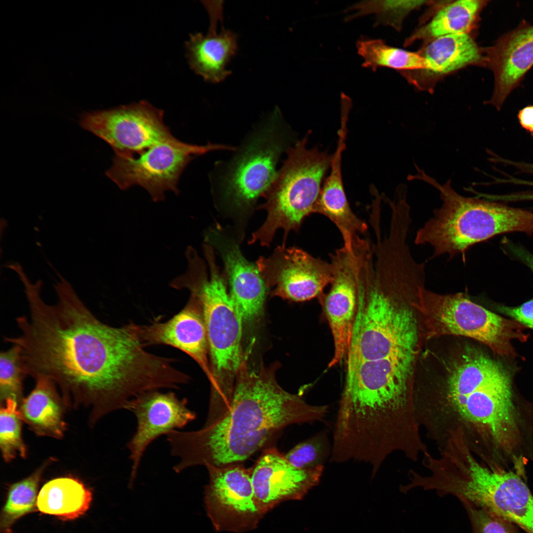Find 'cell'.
Masks as SVG:
<instances>
[{
	"label": "cell",
	"instance_id": "obj_5",
	"mask_svg": "<svg viewBox=\"0 0 533 533\" xmlns=\"http://www.w3.org/2000/svg\"><path fill=\"white\" fill-rule=\"evenodd\" d=\"M308 132L287 151V156L259 206L266 211L263 224L249 243L268 247L278 229L284 231L282 244L291 231H298L305 218L314 213L332 155L317 148L308 149Z\"/></svg>",
	"mask_w": 533,
	"mask_h": 533
},
{
	"label": "cell",
	"instance_id": "obj_34",
	"mask_svg": "<svg viewBox=\"0 0 533 533\" xmlns=\"http://www.w3.org/2000/svg\"><path fill=\"white\" fill-rule=\"evenodd\" d=\"M508 249L513 255L527 266L533 272V254L520 245L508 241Z\"/></svg>",
	"mask_w": 533,
	"mask_h": 533
},
{
	"label": "cell",
	"instance_id": "obj_22",
	"mask_svg": "<svg viewBox=\"0 0 533 533\" xmlns=\"http://www.w3.org/2000/svg\"><path fill=\"white\" fill-rule=\"evenodd\" d=\"M419 53L425 60L424 70L438 76L471 64L486 66L484 48L479 47L468 33L434 38Z\"/></svg>",
	"mask_w": 533,
	"mask_h": 533
},
{
	"label": "cell",
	"instance_id": "obj_23",
	"mask_svg": "<svg viewBox=\"0 0 533 533\" xmlns=\"http://www.w3.org/2000/svg\"><path fill=\"white\" fill-rule=\"evenodd\" d=\"M92 499L91 492L78 479L59 477L49 481L41 488L36 506L43 513L73 520L87 511Z\"/></svg>",
	"mask_w": 533,
	"mask_h": 533
},
{
	"label": "cell",
	"instance_id": "obj_8",
	"mask_svg": "<svg viewBox=\"0 0 533 533\" xmlns=\"http://www.w3.org/2000/svg\"><path fill=\"white\" fill-rule=\"evenodd\" d=\"M454 493L467 505L484 509L533 533V495L517 474L471 457L460 467Z\"/></svg>",
	"mask_w": 533,
	"mask_h": 533
},
{
	"label": "cell",
	"instance_id": "obj_29",
	"mask_svg": "<svg viewBox=\"0 0 533 533\" xmlns=\"http://www.w3.org/2000/svg\"><path fill=\"white\" fill-rule=\"evenodd\" d=\"M0 405V447L3 459L8 462L18 457H25L26 449L22 437L19 405L7 400Z\"/></svg>",
	"mask_w": 533,
	"mask_h": 533
},
{
	"label": "cell",
	"instance_id": "obj_35",
	"mask_svg": "<svg viewBox=\"0 0 533 533\" xmlns=\"http://www.w3.org/2000/svg\"><path fill=\"white\" fill-rule=\"evenodd\" d=\"M518 118L521 126L533 134V105L521 109L518 113Z\"/></svg>",
	"mask_w": 533,
	"mask_h": 533
},
{
	"label": "cell",
	"instance_id": "obj_17",
	"mask_svg": "<svg viewBox=\"0 0 533 533\" xmlns=\"http://www.w3.org/2000/svg\"><path fill=\"white\" fill-rule=\"evenodd\" d=\"M486 66L494 77L493 93L486 104L499 111L533 66V24L525 21L484 48Z\"/></svg>",
	"mask_w": 533,
	"mask_h": 533
},
{
	"label": "cell",
	"instance_id": "obj_1",
	"mask_svg": "<svg viewBox=\"0 0 533 533\" xmlns=\"http://www.w3.org/2000/svg\"><path fill=\"white\" fill-rule=\"evenodd\" d=\"M55 289L54 305L40 291L28 292L29 314L16 320L19 334L5 337L19 347L28 375L51 380L66 405L88 409L92 422L139 395L172 386L173 360L145 350L134 324L101 322L65 280Z\"/></svg>",
	"mask_w": 533,
	"mask_h": 533
},
{
	"label": "cell",
	"instance_id": "obj_21",
	"mask_svg": "<svg viewBox=\"0 0 533 533\" xmlns=\"http://www.w3.org/2000/svg\"><path fill=\"white\" fill-rule=\"evenodd\" d=\"M35 380V387L19 405L22 420L37 435L61 438L66 427L63 396L51 380L40 377Z\"/></svg>",
	"mask_w": 533,
	"mask_h": 533
},
{
	"label": "cell",
	"instance_id": "obj_6",
	"mask_svg": "<svg viewBox=\"0 0 533 533\" xmlns=\"http://www.w3.org/2000/svg\"><path fill=\"white\" fill-rule=\"evenodd\" d=\"M412 306L421 316L428 339L444 335L461 336L487 345L495 354L514 358L512 341H526V327L498 315L472 302L462 293L438 294L419 288Z\"/></svg>",
	"mask_w": 533,
	"mask_h": 533
},
{
	"label": "cell",
	"instance_id": "obj_20",
	"mask_svg": "<svg viewBox=\"0 0 533 533\" xmlns=\"http://www.w3.org/2000/svg\"><path fill=\"white\" fill-rule=\"evenodd\" d=\"M210 16L207 33L190 35L185 42L186 54L190 68L207 81L218 83L230 74L227 66L237 50V36L222 28L217 32L219 21L222 20V4L217 1H202Z\"/></svg>",
	"mask_w": 533,
	"mask_h": 533
},
{
	"label": "cell",
	"instance_id": "obj_16",
	"mask_svg": "<svg viewBox=\"0 0 533 533\" xmlns=\"http://www.w3.org/2000/svg\"><path fill=\"white\" fill-rule=\"evenodd\" d=\"M251 469L257 504L265 515L283 502L303 498L320 482L324 466L298 468L272 448L266 450Z\"/></svg>",
	"mask_w": 533,
	"mask_h": 533
},
{
	"label": "cell",
	"instance_id": "obj_24",
	"mask_svg": "<svg viewBox=\"0 0 533 533\" xmlns=\"http://www.w3.org/2000/svg\"><path fill=\"white\" fill-rule=\"evenodd\" d=\"M488 2L479 0L451 1L440 9L429 22L412 36L411 40L427 38L433 39L447 35L468 33L473 28Z\"/></svg>",
	"mask_w": 533,
	"mask_h": 533
},
{
	"label": "cell",
	"instance_id": "obj_26",
	"mask_svg": "<svg viewBox=\"0 0 533 533\" xmlns=\"http://www.w3.org/2000/svg\"><path fill=\"white\" fill-rule=\"evenodd\" d=\"M349 112L348 108L341 110L337 148L332 154L330 172L324 180L317 203V208L321 211H340L349 205L344 188L342 170V155L346 146Z\"/></svg>",
	"mask_w": 533,
	"mask_h": 533
},
{
	"label": "cell",
	"instance_id": "obj_9",
	"mask_svg": "<svg viewBox=\"0 0 533 533\" xmlns=\"http://www.w3.org/2000/svg\"><path fill=\"white\" fill-rule=\"evenodd\" d=\"M231 149L222 144L198 146L176 139L157 144L137 155L114 154L113 164L105 174L121 190L140 186L157 202L165 198L167 191L179 193V179L194 155Z\"/></svg>",
	"mask_w": 533,
	"mask_h": 533
},
{
	"label": "cell",
	"instance_id": "obj_25",
	"mask_svg": "<svg viewBox=\"0 0 533 533\" xmlns=\"http://www.w3.org/2000/svg\"><path fill=\"white\" fill-rule=\"evenodd\" d=\"M356 46L363 60L362 66L374 72L381 67L400 71L426 68L425 60L419 52L390 46L381 39L363 37L357 41Z\"/></svg>",
	"mask_w": 533,
	"mask_h": 533
},
{
	"label": "cell",
	"instance_id": "obj_19",
	"mask_svg": "<svg viewBox=\"0 0 533 533\" xmlns=\"http://www.w3.org/2000/svg\"><path fill=\"white\" fill-rule=\"evenodd\" d=\"M135 327L145 347L164 344L182 350L198 363L209 381H212L202 310L200 303L194 295L191 294L185 307L166 322L145 326L135 324Z\"/></svg>",
	"mask_w": 533,
	"mask_h": 533
},
{
	"label": "cell",
	"instance_id": "obj_27",
	"mask_svg": "<svg viewBox=\"0 0 533 533\" xmlns=\"http://www.w3.org/2000/svg\"><path fill=\"white\" fill-rule=\"evenodd\" d=\"M51 462L52 460H46L29 476L10 487L0 515L1 532L11 533L12 526L15 521L34 509L39 482L43 473Z\"/></svg>",
	"mask_w": 533,
	"mask_h": 533
},
{
	"label": "cell",
	"instance_id": "obj_4",
	"mask_svg": "<svg viewBox=\"0 0 533 533\" xmlns=\"http://www.w3.org/2000/svg\"><path fill=\"white\" fill-rule=\"evenodd\" d=\"M209 267L193 266L184 279L183 287L199 300L202 310L212 375L209 416L219 419L229 410L236 378L244 360L241 338L243 319L230 294L215 256L206 257Z\"/></svg>",
	"mask_w": 533,
	"mask_h": 533
},
{
	"label": "cell",
	"instance_id": "obj_28",
	"mask_svg": "<svg viewBox=\"0 0 533 533\" xmlns=\"http://www.w3.org/2000/svg\"><path fill=\"white\" fill-rule=\"evenodd\" d=\"M431 1L427 0H362L346 9L352 12L345 20L351 21L357 18L374 15L375 25H388L399 30L403 21L413 10Z\"/></svg>",
	"mask_w": 533,
	"mask_h": 533
},
{
	"label": "cell",
	"instance_id": "obj_11",
	"mask_svg": "<svg viewBox=\"0 0 533 533\" xmlns=\"http://www.w3.org/2000/svg\"><path fill=\"white\" fill-rule=\"evenodd\" d=\"M164 111L147 101L81 114L79 124L107 142L115 154H140L157 144L177 139L163 121Z\"/></svg>",
	"mask_w": 533,
	"mask_h": 533
},
{
	"label": "cell",
	"instance_id": "obj_13",
	"mask_svg": "<svg viewBox=\"0 0 533 533\" xmlns=\"http://www.w3.org/2000/svg\"><path fill=\"white\" fill-rule=\"evenodd\" d=\"M256 266L271 296L293 302L321 298L332 279L330 262L295 246H279L269 257H260Z\"/></svg>",
	"mask_w": 533,
	"mask_h": 533
},
{
	"label": "cell",
	"instance_id": "obj_3",
	"mask_svg": "<svg viewBox=\"0 0 533 533\" xmlns=\"http://www.w3.org/2000/svg\"><path fill=\"white\" fill-rule=\"evenodd\" d=\"M421 181L435 188L442 204L417 231L414 242L428 245L434 258L447 255L449 259L466 252L477 243L496 235L514 231L533 233V212L509 207L478 196L467 197L452 187L451 179L441 184L423 173Z\"/></svg>",
	"mask_w": 533,
	"mask_h": 533
},
{
	"label": "cell",
	"instance_id": "obj_10",
	"mask_svg": "<svg viewBox=\"0 0 533 533\" xmlns=\"http://www.w3.org/2000/svg\"><path fill=\"white\" fill-rule=\"evenodd\" d=\"M276 114L243 147L223 178V197L235 211L252 209L277 176L276 165L286 142Z\"/></svg>",
	"mask_w": 533,
	"mask_h": 533
},
{
	"label": "cell",
	"instance_id": "obj_2",
	"mask_svg": "<svg viewBox=\"0 0 533 533\" xmlns=\"http://www.w3.org/2000/svg\"><path fill=\"white\" fill-rule=\"evenodd\" d=\"M276 366L253 370L244 359L230 408L219 420L198 430L167 435L176 473L197 465L239 463L261 450L285 427L323 419L328 407L307 403L277 383Z\"/></svg>",
	"mask_w": 533,
	"mask_h": 533
},
{
	"label": "cell",
	"instance_id": "obj_18",
	"mask_svg": "<svg viewBox=\"0 0 533 533\" xmlns=\"http://www.w3.org/2000/svg\"><path fill=\"white\" fill-rule=\"evenodd\" d=\"M206 239L223 261L229 294L243 320H253L262 311L267 289L256 265L244 257L237 241L220 226L210 229Z\"/></svg>",
	"mask_w": 533,
	"mask_h": 533
},
{
	"label": "cell",
	"instance_id": "obj_31",
	"mask_svg": "<svg viewBox=\"0 0 533 533\" xmlns=\"http://www.w3.org/2000/svg\"><path fill=\"white\" fill-rule=\"evenodd\" d=\"M331 453L326 434L320 433L299 443L285 456L295 466L309 469L323 465V462Z\"/></svg>",
	"mask_w": 533,
	"mask_h": 533
},
{
	"label": "cell",
	"instance_id": "obj_14",
	"mask_svg": "<svg viewBox=\"0 0 533 533\" xmlns=\"http://www.w3.org/2000/svg\"><path fill=\"white\" fill-rule=\"evenodd\" d=\"M186 399L173 392L152 390L130 400L125 409L132 412L137 427L127 447L132 462L129 486L133 485L144 452L149 445L161 435L181 429L196 418L187 406Z\"/></svg>",
	"mask_w": 533,
	"mask_h": 533
},
{
	"label": "cell",
	"instance_id": "obj_33",
	"mask_svg": "<svg viewBox=\"0 0 533 533\" xmlns=\"http://www.w3.org/2000/svg\"><path fill=\"white\" fill-rule=\"evenodd\" d=\"M498 309L526 327L533 330V299L516 307L500 305Z\"/></svg>",
	"mask_w": 533,
	"mask_h": 533
},
{
	"label": "cell",
	"instance_id": "obj_30",
	"mask_svg": "<svg viewBox=\"0 0 533 533\" xmlns=\"http://www.w3.org/2000/svg\"><path fill=\"white\" fill-rule=\"evenodd\" d=\"M27 375L18 345L12 344L10 348L0 352V403L12 400L20 405L24 399V381Z\"/></svg>",
	"mask_w": 533,
	"mask_h": 533
},
{
	"label": "cell",
	"instance_id": "obj_7",
	"mask_svg": "<svg viewBox=\"0 0 533 533\" xmlns=\"http://www.w3.org/2000/svg\"><path fill=\"white\" fill-rule=\"evenodd\" d=\"M412 301L400 296L378 297L357 311L346 369L364 361L405 359L419 350V325Z\"/></svg>",
	"mask_w": 533,
	"mask_h": 533
},
{
	"label": "cell",
	"instance_id": "obj_32",
	"mask_svg": "<svg viewBox=\"0 0 533 533\" xmlns=\"http://www.w3.org/2000/svg\"><path fill=\"white\" fill-rule=\"evenodd\" d=\"M474 533H514L510 523L484 509L466 505Z\"/></svg>",
	"mask_w": 533,
	"mask_h": 533
},
{
	"label": "cell",
	"instance_id": "obj_15",
	"mask_svg": "<svg viewBox=\"0 0 533 533\" xmlns=\"http://www.w3.org/2000/svg\"><path fill=\"white\" fill-rule=\"evenodd\" d=\"M332 279L328 293L320 298L333 335L332 368L347 356L354 322L360 260L354 251L343 247L330 255Z\"/></svg>",
	"mask_w": 533,
	"mask_h": 533
},
{
	"label": "cell",
	"instance_id": "obj_12",
	"mask_svg": "<svg viewBox=\"0 0 533 533\" xmlns=\"http://www.w3.org/2000/svg\"><path fill=\"white\" fill-rule=\"evenodd\" d=\"M206 467L209 482L204 502L216 530L243 533L256 529L264 515L255 499L251 469L239 463Z\"/></svg>",
	"mask_w": 533,
	"mask_h": 533
}]
</instances>
